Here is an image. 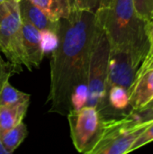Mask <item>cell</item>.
I'll use <instances>...</instances> for the list:
<instances>
[{"label":"cell","instance_id":"6da1fadb","mask_svg":"<svg viewBox=\"0 0 153 154\" xmlns=\"http://www.w3.org/2000/svg\"><path fill=\"white\" fill-rule=\"evenodd\" d=\"M96 30V14L72 8L60 19L59 44L50 54V112L67 116L72 109L71 96L80 84H87L90 51Z\"/></svg>","mask_w":153,"mask_h":154},{"label":"cell","instance_id":"7a4b0ae2","mask_svg":"<svg viewBox=\"0 0 153 154\" xmlns=\"http://www.w3.org/2000/svg\"><path fill=\"white\" fill-rule=\"evenodd\" d=\"M95 14L107 36L110 48L145 57L148 22L137 14L133 0H105Z\"/></svg>","mask_w":153,"mask_h":154},{"label":"cell","instance_id":"3957f363","mask_svg":"<svg viewBox=\"0 0 153 154\" xmlns=\"http://www.w3.org/2000/svg\"><path fill=\"white\" fill-rule=\"evenodd\" d=\"M110 44L107 36L96 18L87 71L88 100L87 106L96 107L103 118H109L107 106V70Z\"/></svg>","mask_w":153,"mask_h":154},{"label":"cell","instance_id":"277c9868","mask_svg":"<svg viewBox=\"0 0 153 154\" xmlns=\"http://www.w3.org/2000/svg\"><path fill=\"white\" fill-rule=\"evenodd\" d=\"M148 123L137 122L129 113L103 120L100 134L89 154L130 153L133 143Z\"/></svg>","mask_w":153,"mask_h":154},{"label":"cell","instance_id":"5b68a950","mask_svg":"<svg viewBox=\"0 0 153 154\" xmlns=\"http://www.w3.org/2000/svg\"><path fill=\"white\" fill-rule=\"evenodd\" d=\"M0 52L21 70L23 67L32 70L23 46L22 21L16 0H9L0 6Z\"/></svg>","mask_w":153,"mask_h":154},{"label":"cell","instance_id":"8992f818","mask_svg":"<svg viewBox=\"0 0 153 154\" xmlns=\"http://www.w3.org/2000/svg\"><path fill=\"white\" fill-rule=\"evenodd\" d=\"M67 117L75 149L80 153L89 154L100 134L104 118L96 107L89 106L71 109Z\"/></svg>","mask_w":153,"mask_h":154},{"label":"cell","instance_id":"52a82bcc","mask_svg":"<svg viewBox=\"0 0 153 154\" xmlns=\"http://www.w3.org/2000/svg\"><path fill=\"white\" fill-rule=\"evenodd\" d=\"M143 57L129 51L110 48L107 70V88L121 86L131 91Z\"/></svg>","mask_w":153,"mask_h":154},{"label":"cell","instance_id":"ba28073f","mask_svg":"<svg viewBox=\"0 0 153 154\" xmlns=\"http://www.w3.org/2000/svg\"><path fill=\"white\" fill-rule=\"evenodd\" d=\"M153 100V65L136 77L130 91L131 111H138Z\"/></svg>","mask_w":153,"mask_h":154},{"label":"cell","instance_id":"9c48e42d","mask_svg":"<svg viewBox=\"0 0 153 154\" xmlns=\"http://www.w3.org/2000/svg\"><path fill=\"white\" fill-rule=\"evenodd\" d=\"M23 40L28 61L32 68L38 69L43 60L41 43V32L27 20L21 17Z\"/></svg>","mask_w":153,"mask_h":154},{"label":"cell","instance_id":"30bf717a","mask_svg":"<svg viewBox=\"0 0 153 154\" xmlns=\"http://www.w3.org/2000/svg\"><path fill=\"white\" fill-rule=\"evenodd\" d=\"M18 4L21 17L31 23L40 32L45 30L59 32L60 20L56 21L50 18L41 9L32 4L30 0H20L18 1Z\"/></svg>","mask_w":153,"mask_h":154},{"label":"cell","instance_id":"8fae6325","mask_svg":"<svg viewBox=\"0 0 153 154\" xmlns=\"http://www.w3.org/2000/svg\"><path fill=\"white\" fill-rule=\"evenodd\" d=\"M109 109V118L119 117L128 114L130 106V90L121 86H112L107 88L106 97Z\"/></svg>","mask_w":153,"mask_h":154},{"label":"cell","instance_id":"7c38bea8","mask_svg":"<svg viewBox=\"0 0 153 154\" xmlns=\"http://www.w3.org/2000/svg\"><path fill=\"white\" fill-rule=\"evenodd\" d=\"M30 101L10 106H0V136L23 121Z\"/></svg>","mask_w":153,"mask_h":154},{"label":"cell","instance_id":"4fadbf2b","mask_svg":"<svg viewBox=\"0 0 153 154\" xmlns=\"http://www.w3.org/2000/svg\"><path fill=\"white\" fill-rule=\"evenodd\" d=\"M41 9L50 18L59 21L67 18L71 13L72 5L70 0H30Z\"/></svg>","mask_w":153,"mask_h":154},{"label":"cell","instance_id":"5bb4252c","mask_svg":"<svg viewBox=\"0 0 153 154\" xmlns=\"http://www.w3.org/2000/svg\"><path fill=\"white\" fill-rule=\"evenodd\" d=\"M27 135L28 129L26 125L23 121L19 125L1 135L0 142L7 153L11 154L20 146V144L24 141Z\"/></svg>","mask_w":153,"mask_h":154},{"label":"cell","instance_id":"9a60e30c","mask_svg":"<svg viewBox=\"0 0 153 154\" xmlns=\"http://www.w3.org/2000/svg\"><path fill=\"white\" fill-rule=\"evenodd\" d=\"M30 99L31 96L29 94L14 88L9 83V80L5 82L0 93V106L15 105L23 102H28Z\"/></svg>","mask_w":153,"mask_h":154},{"label":"cell","instance_id":"2e32d148","mask_svg":"<svg viewBox=\"0 0 153 154\" xmlns=\"http://www.w3.org/2000/svg\"><path fill=\"white\" fill-rule=\"evenodd\" d=\"M41 43L44 56H50L59 44V33L51 30L41 32Z\"/></svg>","mask_w":153,"mask_h":154},{"label":"cell","instance_id":"e0dca14e","mask_svg":"<svg viewBox=\"0 0 153 154\" xmlns=\"http://www.w3.org/2000/svg\"><path fill=\"white\" fill-rule=\"evenodd\" d=\"M147 39H148L147 52L138 69L137 76L141 75L142 72H144L151 65H153V21H150L147 23Z\"/></svg>","mask_w":153,"mask_h":154},{"label":"cell","instance_id":"ac0fdd59","mask_svg":"<svg viewBox=\"0 0 153 154\" xmlns=\"http://www.w3.org/2000/svg\"><path fill=\"white\" fill-rule=\"evenodd\" d=\"M88 100L87 84L78 85L71 96V107L72 109H80L87 106Z\"/></svg>","mask_w":153,"mask_h":154},{"label":"cell","instance_id":"d6986e66","mask_svg":"<svg viewBox=\"0 0 153 154\" xmlns=\"http://www.w3.org/2000/svg\"><path fill=\"white\" fill-rule=\"evenodd\" d=\"M23 70H21L13 63L9 62L8 60L5 61L0 53V93H1V90L5 82L9 80V79L13 75L20 73Z\"/></svg>","mask_w":153,"mask_h":154},{"label":"cell","instance_id":"ffe728a7","mask_svg":"<svg viewBox=\"0 0 153 154\" xmlns=\"http://www.w3.org/2000/svg\"><path fill=\"white\" fill-rule=\"evenodd\" d=\"M137 14L145 21H153V0H133Z\"/></svg>","mask_w":153,"mask_h":154},{"label":"cell","instance_id":"44dd1931","mask_svg":"<svg viewBox=\"0 0 153 154\" xmlns=\"http://www.w3.org/2000/svg\"><path fill=\"white\" fill-rule=\"evenodd\" d=\"M151 142H153V121L148 123L146 127L143 129V131L138 136V138L136 139L135 143H133V145L132 147L131 152L143 147L144 145H146Z\"/></svg>","mask_w":153,"mask_h":154},{"label":"cell","instance_id":"7402d4cb","mask_svg":"<svg viewBox=\"0 0 153 154\" xmlns=\"http://www.w3.org/2000/svg\"><path fill=\"white\" fill-rule=\"evenodd\" d=\"M103 1L104 0H73L72 8L95 13Z\"/></svg>","mask_w":153,"mask_h":154},{"label":"cell","instance_id":"603a6c76","mask_svg":"<svg viewBox=\"0 0 153 154\" xmlns=\"http://www.w3.org/2000/svg\"><path fill=\"white\" fill-rule=\"evenodd\" d=\"M129 115L141 124L151 122L153 121V106L145 107L138 111H130Z\"/></svg>","mask_w":153,"mask_h":154},{"label":"cell","instance_id":"cb8c5ba5","mask_svg":"<svg viewBox=\"0 0 153 154\" xmlns=\"http://www.w3.org/2000/svg\"><path fill=\"white\" fill-rule=\"evenodd\" d=\"M0 154H8L7 153V152L4 149V147H3L1 142H0Z\"/></svg>","mask_w":153,"mask_h":154},{"label":"cell","instance_id":"d4e9b609","mask_svg":"<svg viewBox=\"0 0 153 154\" xmlns=\"http://www.w3.org/2000/svg\"><path fill=\"white\" fill-rule=\"evenodd\" d=\"M9 0H0V6L1 5H3L4 4H5L6 2H8Z\"/></svg>","mask_w":153,"mask_h":154},{"label":"cell","instance_id":"484cf974","mask_svg":"<svg viewBox=\"0 0 153 154\" xmlns=\"http://www.w3.org/2000/svg\"><path fill=\"white\" fill-rule=\"evenodd\" d=\"M151 106H153V100L148 105V106H145V107H151ZM145 107H144V108H145Z\"/></svg>","mask_w":153,"mask_h":154},{"label":"cell","instance_id":"4316f807","mask_svg":"<svg viewBox=\"0 0 153 154\" xmlns=\"http://www.w3.org/2000/svg\"><path fill=\"white\" fill-rule=\"evenodd\" d=\"M70 1H71V5H72L73 4V0H70Z\"/></svg>","mask_w":153,"mask_h":154},{"label":"cell","instance_id":"83f0119b","mask_svg":"<svg viewBox=\"0 0 153 154\" xmlns=\"http://www.w3.org/2000/svg\"><path fill=\"white\" fill-rule=\"evenodd\" d=\"M16 1H20V0H16Z\"/></svg>","mask_w":153,"mask_h":154},{"label":"cell","instance_id":"f1b7e54d","mask_svg":"<svg viewBox=\"0 0 153 154\" xmlns=\"http://www.w3.org/2000/svg\"><path fill=\"white\" fill-rule=\"evenodd\" d=\"M0 53H1V52H0Z\"/></svg>","mask_w":153,"mask_h":154}]
</instances>
